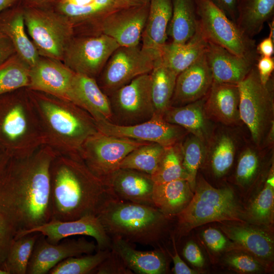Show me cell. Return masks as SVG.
Segmentation results:
<instances>
[{"mask_svg":"<svg viewBox=\"0 0 274 274\" xmlns=\"http://www.w3.org/2000/svg\"><path fill=\"white\" fill-rule=\"evenodd\" d=\"M30 66L17 54L0 65V96L29 86Z\"/></svg>","mask_w":274,"mask_h":274,"instance_id":"cell-36","label":"cell"},{"mask_svg":"<svg viewBox=\"0 0 274 274\" xmlns=\"http://www.w3.org/2000/svg\"><path fill=\"white\" fill-rule=\"evenodd\" d=\"M27 90L40 118L45 145L57 154L79 153L84 142L99 131L93 117L72 101L43 92Z\"/></svg>","mask_w":274,"mask_h":274,"instance_id":"cell-3","label":"cell"},{"mask_svg":"<svg viewBox=\"0 0 274 274\" xmlns=\"http://www.w3.org/2000/svg\"><path fill=\"white\" fill-rule=\"evenodd\" d=\"M151 176L155 183H163L178 179L187 180L183 166L181 142L165 147L158 166Z\"/></svg>","mask_w":274,"mask_h":274,"instance_id":"cell-38","label":"cell"},{"mask_svg":"<svg viewBox=\"0 0 274 274\" xmlns=\"http://www.w3.org/2000/svg\"><path fill=\"white\" fill-rule=\"evenodd\" d=\"M40 234L35 232L14 238L1 268L7 274H26L35 244Z\"/></svg>","mask_w":274,"mask_h":274,"instance_id":"cell-35","label":"cell"},{"mask_svg":"<svg viewBox=\"0 0 274 274\" xmlns=\"http://www.w3.org/2000/svg\"><path fill=\"white\" fill-rule=\"evenodd\" d=\"M16 54L9 38L0 29V65Z\"/></svg>","mask_w":274,"mask_h":274,"instance_id":"cell-53","label":"cell"},{"mask_svg":"<svg viewBox=\"0 0 274 274\" xmlns=\"http://www.w3.org/2000/svg\"><path fill=\"white\" fill-rule=\"evenodd\" d=\"M18 0H0V15L4 11L16 6Z\"/></svg>","mask_w":274,"mask_h":274,"instance_id":"cell-55","label":"cell"},{"mask_svg":"<svg viewBox=\"0 0 274 274\" xmlns=\"http://www.w3.org/2000/svg\"><path fill=\"white\" fill-rule=\"evenodd\" d=\"M120 45L101 33L75 37L67 46L62 62L76 74L95 78Z\"/></svg>","mask_w":274,"mask_h":274,"instance_id":"cell-12","label":"cell"},{"mask_svg":"<svg viewBox=\"0 0 274 274\" xmlns=\"http://www.w3.org/2000/svg\"><path fill=\"white\" fill-rule=\"evenodd\" d=\"M16 234L12 226L0 212V268L7 255Z\"/></svg>","mask_w":274,"mask_h":274,"instance_id":"cell-46","label":"cell"},{"mask_svg":"<svg viewBox=\"0 0 274 274\" xmlns=\"http://www.w3.org/2000/svg\"><path fill=\"white\" fill-rule=\"evenodd\" d=\"M199 26L208 41L240 56L258 57L255 41L209 0H196Z\"/></svg>","mask_w":274,"mask_h":274,"instance_id":"cell-9","label":"cell"},{"mask_svg":"<svg viewBox=\"0 0 274 274\" xmlns=\"http://www.w3.org/2000/svg\"><path fill=\"white\" fill-rule=\"evenodd\" d=\"M206 143L191 134L181 142L183 166L190 188L195 190L198 169L203 163L206 155Z\"/></svg>","mask_w":274,"mask_h":274,"instance_id":"cell-40","label":"cell"},{"mask_svg":"<svg viewBox=\"0 0 274 274\" xmlns=\"http://www.w3.org/2000/svg\"><path fill=\"white\" fill-rule=\"evenodd\" d=\"M227 263L235 270L242 272L260 271L262 265L254 257L245 254L232 255L226 259Z\"/></svg>","mask_w":274,"mask_h":274,"instance_id":"cell-45","label":"cell"},{"mask_svg":"<svg viewBox=\"0 0 274 274\" xmlns=\"http://www.w3.org/2000/svg\"><path fill=\"white\" fill-rule=\"evenodd\" d=\"M193 195L187 180L178 179L155 183L152 200L154 207L164 215L173 218L187 206Z\"/></svg>","mask_w":274,"mask_h":274,"instance_id":"cell-28","label":"cell"},{"mask_svg":"<svg viewBox=\"0 0 274 274\" xmlns=\"http://www.w3.org/2000/svg\"><path fill=\"white\" fill-rule=\"evenodd\" d=\"M172 0H150L142 46L160 51L166 43L167 28L172 16Z\"/></svg>","mask_w":274,"mask_h":274,"instance_id":"cell-29","label":"cell"},{"mask_svg":"<svg viewBox=\"0 0 274 274\" xmlns=\"http://www.w3.org/2000/svg\"><path fill=\"white\" fill-rule=\"evenodd\" d=\"M160 59L159 50L139 45L120 46L102 71L101 90L111 95L134 78L149 74Z\"/></svg>","mask_w":274,"mask_h":274,"instance_id":"cell-10","label":"cell"},{"mask_svg":"<svg viewBox=\"0 0 274 274\" xmlns=\"http://www.w3.org/2000/svg\"><path fill=\"white\" fill-rule=\"evenodd\" d=\"M205 97L184 106H170L163 118L182 127L206 144L211 137L212 127L204 110Z\"/></svg>","mask_w":274,"mask_h":274,"instance_id":"cell-26","label":"cell"},{"mask_svg":"<svg viewBox=\"0 0 274 274\" xmlns=\"http://www.w3.org/2000/svg\"><path fill=\"white\" fill-rule=\"evenodd\" d=\"M150 75L154 116L163 117L170 107L178 75L165 65L161 58Z\"/></svg>","mask_w":274,"mask_h":274,"instance_id":"cell-34","label":"cell"},{"mask_svg":"<svg viewBox=\"0 0 274 274\" xmlns=\"http://www.w3.org/2000/svg\"><path fill=\"white\" fill-rule=\"evenodd\" d=\"M259 164V157L252 149L243 151L238 161L236 170L237 182L244 185L252 181L256 174Z\"/></svg>","mask_w":274,"mask_h":274,"instance_id":"cell-43","label":"cell"},{"mask_svg":"<svg viewBox=\"0 0 274 274\" xmlns=\"http://www.w3.org/2000/svg\"><path fill=\"white\" fill-rule=\"evenodd\" d=\"M123 7L138 6L149 2L150 0H117Z\"/></svg>","mask_w":274,"mask_h":274,"instance_id":"cell-56","label":"cell"},{"mask_svg":"<svg viewBox=\"0 0 274 274\" xmlns=\"http://www.w3.org/2000/svg\"><path fill=\"white\" fill-rule=\"evenodd\" d=\"M0 29L9 38L16 54L30 67L37 62L40 55L27 33L22 5L15 6L1 14Z\"/></svg>","mask_w":274,"mask_h":274,"instance_id":"cell-25","label":"cell"},{"mask_svg":"<svg viewBox=\"0 0 274 274\" xmlns=\"http://www.w3.org/2000/svg\"><path fill=\"white\" fill-rule=\"evenodd\" d=\"M23 7L27 33L40 56L62 61L75 36L73 24L52 8Z\"/></svg>","mask_w":274,"mask_h":274,"instance_id":"cell-7","label":"cell"},{"mask_svg":"<svg viewBox=\"0 0 274 274\" xmlns=\"http://www.w3.org/2000/svg\"><path fill=\"white\" fill-rule=\"evenodd\" d=\"M110 252V249L97 250L94 253L68 258L58 263L48 273H94L97 267L107 258Z\"/></svg>","mask_w":274,"mask_h":274,"instance_id":"cell-39","label":"cell"},{"mask_svg":"<svg viewBox=\"0 0 274 274\" xmlns=\"http://www.w3.org/2000/svg\"><path fill=\"white\" fill-rule=\"evenodd\" d=\"M208 41L198 25L193 37L184 44L166 43L160 49L161 62L178 75L185 70L207 49Z\"/></svg>","mask_w":274,"mask_h":274,"instance_id":"cell-27","label":"cell"},{"mask_svg":"<svg viewBox=\"0 0 274 274\" xmlns=\"http://www.w3.org/2000/svg\"><path fill=\"white\" fill-rule=\"evenodd\" d=\"M270 31L269 36L263 39L256 47V50L258 54L261 56L271 57L274 52L273 45V20L269 24Z\"/></svg>","mask_w":274,"mask_h":274,"instance_id":"cell-50","label":"cell"},{"mask_svg":"<svg viewBox=\"0 0 274 274\" xmlns=\"http://www.w3.org/2000/svg\"><path fill=\"white\" fill-rule=\"evenodd\" d=\"M269 81L265 85L261 83L255 65L237 84L240 119L257 144L261 142L273 122V98Z\"/></svg>","mask_w":274,"mask_h":274,"instance_id":"cell-8","label":"cell"},{"mask_svg":"<svg viewBox=\"0 0 274 274\" xmlns=\"http://www.w3.org/2000/svg\"><path fill=\"white\" fill-rule=\"evenodd\" d=\"M67 99L88 112L96 122L112 121L110 99L95 78L75 73Z\"/></svg>","mask_w":274,"mask_h":274,"instance_id":"cell-21","label":"cell"},{"mask_svg":"<svg viewBox=\"0 0 274 274\" xmlns=\"http://www.w3.org/2000/svg\"><path fill=\"white\" fill-rule=\"evenodd\" d=\"M206 52L177 76L170 106H184L207 95L213 79Z\"/></svg>","mask_w":274,"mask_h":274,"instance_id":"cell-19","label":"cell"},{"mask_svg":"<svg viewBox=\"0 0 274 274\" xmlns=\"http://www.w3.org/2000/svg\"><path fill=\"white\" fill-rule=\"evenodd\" d=\"M11 157L0 147V172Z\"/></svg>","mask_w":274,"mask_h":274,"instance_id":"cell-57","label":"cell"},{"mask_svg":"<svg viewBox=\"0 0 274 274\" xmlns=\"http://www.w3.org/2000/svg\"><path fill=\"white\" fill-rule=\"evenodd\" d=\"M50 182L51 219L71 221L96 216L108 200L116 197L79 153L57 154L50 165Z\"/></svg>","mask_w":274,"mask_h":274,"instance_id":"cell-2","label":"cell"},{"mask_svg":"<svg viewBox=\"0 0 274 274\" xmlns=\"http://www.w3.org/2000/svg\"><path fill=\"white\" fill-rule=\"evenodd\" d=\"M111 238L119 237L132 244L158 247L172 218L154 207L113 197L96 215Z\"/></svg>","mask_w":274,"mask_h":274,"instance_id":"cell-4","label":"cell"},{"mask_svg":"<svg viewBox=\"0 0 274 274\" xmlns=\"http://www.w3.org/2000/svg\"><path fill=\"white\" fill-rule=\"evenodd\" d=\"M172 16L167 36L176 44H184L194 35L198 26L196 0H172Z\"/></svg>","mask_w":274,"mask_h":274,"instance_id":"cell-32","label":"cell"},{"mask_svg":"<svg viewBox=\"0 0 274 274\" xmlns=\"http://www.w3.org/2000/svg\"><path fill=\"white\" fill-rule=\"evenodd\" d=\"M165 147L156 143H148L129 153L119 168L139 170L152 175L156 169Z\"/></svg>","mask_w":274,"mask_h":274,"instance_id":"cell-37","label":"cell"},{"mask_svg":"<svg viewBox=\"0 0 274 274\" xmlns=\"http://www.w3.org/2000/svg\"><path fill=\"white\" fill-rule=\"evenodd\" d=\"M212 150L211 162L212 170L217 177L224 175L231 166L235 147L233 139L227 134L217 137Z\"/></svg>","mask_w":274,"mask_h":274,"instance_id":"cell-42","label":"cell"},{"mask_svg":"<svg viewBox=\"0 0 274 274\" xmlns=\"http://www.w3.org/2000/svg\"><path fill=\"white\" fill-rule=\"evenodd\" d=\"M172 241L173 248L174 250V253L171 254L169 251L167 250V252L169 256L172 257V259L174 263V267L173 268V272L175 274H194L197 272L193 269H191L182 259L176 248V245L175 243V238L172 237Z\"/></svg>","mask_w":274,"mask_h":274,"instance_id":"cell-51","label":"cell"},{"mask_svg":"<svg viewBox=\"0 0 274 274\" xmlns=\"http://www.w3.org/2000/svg\"><path fill=\"white\" fill-rule=\"evenodd\" d=\"M64 239L57 244H52L41 234L35 244L26 273H48L53 267L64 259L91 254L97 250L94 242L89 241L84 237Z\"/></svg>","mask_w":274,"mask_h":274,"instance_id":"cell-15","label":"cell"},{"mask_svg":"<svg viewBox=\"0 0 274 274\" xmlns=\"http://www.w3.org/2000/svg\"><path fill=\"white\" fill-rule=\"evenodd\" d=\"M116 124L141 123L154 116L150 73L141 75L111 94L110 99Z\"/></svg>","mask_w":274,"mask_h":274,"instance_id":"cell-13","label":"cell"},{"mask_svg":"<svg viewBox=\"0 0 274 274\" xmlns=\"http://www.w3.org/2000/svg\"><path fill=\"white\" fill-rule=\"evenodd\" d=\"M236 23L251 38L258 35L274 12V0H238Z\"/></svg>","mask_w":274,"mask_h":274,"instance_id":"cell-33","label":"cell"},{"mask_svg":"<svg viewBox=\"0 0 274 274\" xmlns=\"http://www.w3.org/2000/svg\"><path fill=\"white\" fill-rule=\"evenodd\" d=\"M111 250L116 253L133 273L162 274L167 270V260L162 249L136 250L134 244L119 237L111 238Z\"/></svg>","mask_w":274,"mask_h":274,"instance_id":"cell-24","label":"cell"},{"mask_svg":"<svg viewBox=\"0 0 274 274\" xmlns=\"http://www.w3.org/2000/svg\"><path fill=\"white\" fill-rule=\"evenodd\" d=\"M185 258L193 265L201 267L204 263L203 255L197 245L192 241L187 242L183 249Z\"/></svg>","mask_w":274,"mask_h":274,"instance_id":"cell-48","label":"cell"},{"mask_svg":"<svg viewBox=\"0 0 274 274\" xmlns=\"http://www.w3.org/2000/svg\"><path fill=\"white\" fill-rule=\"evenodd\" d=\"M194 192L188 204L176 216L179 236L210 222L242 221V211L231 188H215L200 178Z\"/></svg>","mask_w":274,"mask_h":274,"instance_id":"cell-6","label":"cell"},{"mask_svg":"<svg viewBox=\"0 0 274 274\" xmlns=\"http://www.w3.org/2000/svg\"><path fill=\"white\" fill-rule=\"evenodd\" d=\"M213 82L237 84L256 65L258 57L238 56L208 41L206 52Z\"/></svg>","mask_w":274,"mask_h":274,"instance_id":"cell-20","label":"cell"},{"mask_svg":"<svg viewBox=\"0 0 274 274\" xmlns=\"http://www.w3.org/2000/svg\"><path fill=\"white\" fill-rule=\"evenodd\" d=\"M74 75L62 61L40 56L30 67L27 89L67 99Z\"/></svg>","mask_w":274,"mask_h":274,"instance_id":"cell-18","label":"cell"},{"mask_svg":"<svg viewBox=\"0 0 274 274\" xmlns=\"http://www.w3.org/2000/svg\"><path fill=\"white\" fill-rule=\"evenodd\" d=\"M56 155L43 145L28 156L11 158L0 172V212L16 233L51 219L50 168Z\"/></svg>","mask_w":274,"mask_h":274,"instance_id":"cell-1","label":"cell"},{"mask_svg":"<svg viewBox=\"0 0 274 274\" xmlns=\"http://www.w3.org/2000/svg\"><path fill=\"white\" fill-rule=\"evenodd\" d=\"M0 274H7V272L0 268Z\"/></svg>","mask_w":274,"mask_h":274,"instance_id":"cell-58","label":"cell"},{"mask_svg":"<svg viewBox=\"0 0 274 274\" xmlns=\"http://www.w3.org/2000/svg\"><path fill=\"white\" fill-rule=\"evenodd\" d=\"M256 66L260 81L263 84H266L270 80L274 70L273 58L261 56L258 59Z\"/></svg>","mask_w":274,"mask_h":274,"instance_id":"cell-49","label":"cell"},{"mask_svg":"<svg viewBox=\"0 0 274 274\" xmlns=\"http://www.w3.org/2000/svg\"><path fill=\"white\" fill-rule=\"evenodd\" d=\"M239 94L237 84L213 82L205 97L204 110L208 118L226 125L238 124Z\"/></svg>","mask_w":274,"mask_h":274,"instance_id":"cell-23","label":"cell"},{"mask_svg":"<svg viewBox=\"0 0 274 274\" xmlns=\"http://www.w3.org/2000/svg\"><path fill=\"white\" fill-rule=\"evenodd\" d=\"M59 0H23V6L34 8H52Z\"/></svg>","mask_w":274,"mask_h":274,"instance_id":"cell-54","label":"cell"},{"mask_svg":"<svg viewBox=\"0 0 274 274\" xmlns=\"http://www.w3.org/2000/svg\"><path fill=\"white\" fill-rule=\"evenodd\" d=\"M148 143L112 136L99 131L89 137L79 154L90 170L106 184L131 151Z\"/></svg>","mask_w":274,"mask_h":274,"instance_id":"cell-11","label":"cell"},{"mask_svg":"<svg viewBox=\"0 0 274 274\" xmlns=\"http://www.w3.org/2000/svg\"><path fill=\"white\" fill-rule=\"evenodd\" d=\"M125 8L117 0H94L81 6H72L57 2L52 7L75 27L85 24H96L105 16Z\"/></svg>","mask_w":274,"mask_h":274,"instance_id":"cell-31","label":"cell"},{"mask_svg":"<svg viewBox=\"0 0 274 274\" xmlns=\"http://www.w3.org/2000/svg\"><path fill=\"white\" fill-rule=\"evenodd\" d=\"M35 232L43 235L48 242L52 244H57L72 236H88L95 240L97 250H111V238L95 215L86 216L71 221L52 219L39 226L17 232L15 238Z\"/></svg>","mask_w":274,"mask_h":274,"instance_id":"cell-16","label":"cell"},{"mask_svg":"<svg viewBox=\"0 0 274 274\" xmlns=\"http://www.w3.org/2000/svg\"><path fill=\"white\" fill-rule=\"evenodd\" d=\"M99 132L112 136L156 143L166 147L181 141L187 130L153 116L150 119L135 124L118 125L109 121L96 122Z\"/></svg>","mask_w":274,"mask_h":274,"instance_id":"cell-14","label":"cell"},{"mask_svg":"<svg viewBox=\"0 0 274 274\" xmlns=\"http://www.w3.org/2000/svg\"><path fill=\"white\" fill-rule=\"evenodd\" d=\"M203 237L208 247L216 252L224 249L227 244L225 236L218 230L215 228H208L203 233Z\"/></svg>","mask_w":274,"mask_h":274,"instance_id":"cell-47","label":"cell"},{"mask_svg":"<svg viewBox=\"0 0 274 274\" xmlns=\"http://www.w3.org/2000/svg\"><path fill=\"white\" fill-rule=\"evenodd\" d=\"M273 200L274 176L272 170L266 180L263 188L250 207L249 215L251 219L260 224H268L273 215Z\"/></svg>","mask_w":274,"mask_h":274,"instance_id":"cell-41","label":"cell"},{"mask_svg":"<svg viewBox=\"0 0 274 274\" xmlns=\"http://www.w3.org/2000/svg\"><path fill=\"white\" fill-rule=\"evenodd\" d=\"M221 228L239 247L259 258L272 259L273 239L264 231L252 227L234 225H224Z\"/></svg>","mask_w":274,"mask_h":274,"instance_id":"cell-30","label":"cell"},{"mask_svg":"<svg viewBox=\"0 0 274 274\" xmlns=\"http://www.w3.org/2000/svg\"><path fill=\"white\" fill-rule=\"evenodd\" d=\"M97 274H133L121 258L114 251L110 252L107 258L96 269Z\"/></svg>","mask_w":274,"mask_h":274,"instance_id":"cell-44","label":"cell"},{"mask_svg":"<svg viewBox=\"0 0 274 274\" xmlns=\"http://www.w3.org/2000/svg\"><path fill=\"white\" fill-rule=\"evenodd\" d=\"M107 184L119 199L154 207L152 194L155 182L149 174L119 168L110 176Z\"/></svg>","mask_w":274,"mask_h":274,"instance_id":"cell-22","label":"cell"},{"mask_svg":"<svg viewBox=\"0 0 274 274\" xmlns=\"http://www.w3.org/2000/svg\"><path fill=\"white\" fill-rule=\"evenodd\" d=\"M45 145L40 118L27 89L0 96V147L11 158H19Z\"/></svg>","mask_w":274,"mask_h":274,"instance_id":"cell-5","label":"cell"},{"mask_svg":"<svg viewBox=\"0 0 274 274\" xmlns=\"http://www.w3.org/2000/svg\"><path fill=\"white\" fill-rule=\"evenodd\" d=\"M149 8V2L116 10L103 17L96 26L100 33L113 39L120 46L138 45L146 26Z\"/></svg>","mask_w":274,"mask_h":274,"instance_id":"cell-17","label":"cell"},{"mask_svg":"<svg viewBox=\"0 0 274 274\" xmlns=\"http://www.w3.org/2000/svg\"><path fill=\"white\" fill-rule=\"evenodd\" d=\"M221 10L229 18L236 22L238 0H209Z\"/></svg>","mask_w":274,"mask_h":274,"instance_id":"cell-52","label":"cell"}]
</instances>
